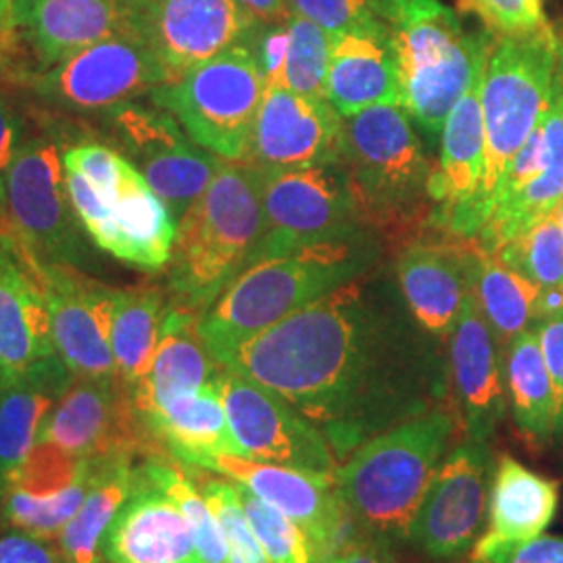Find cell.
Returning <instances> with one entry per match:
<instances>
[{
  "label": "cell",
  "mask_w": 563,
  "mask_h": 563,
  "mask_svg": "<svg viewBox=\"0 0 563 563\" xmlns=\"http://www.w3.org/2000/svg\"><path fill=\"white\" fill-rule=\"evenodd\" d=\"M316 423L342 463L386 430L443 409L449 360L399 284L365 272L220 360Z\"/></svg>",
  "instance_id": "cell-1"
},
{
  "label": "cell",
  "mask_w": 563,
  "mask_h": 563,
  "mask_svg": "<svg viewBox=\"0 0 563 563\" xmlns=\"http://www.w3.org/2000/svg\"><path fill=\"white\" fill-rule=\"evenodd\" d=\"M376 255L372 232H362L253 263L199 318L202 341L220 362L302 307L369 272Z\"/></svg>",
  "instance_id": "cell-2"
},
{
  "label": "cell",
  "mask_w": 563,
  "mask_h": 563,
  "mask_svg": "<svg viewBox=\"0 0 563 563\" xmlns=\"http://www.w3.org/2000/svg\"><path fill=\"white\" fill-rule=\"evenodd\" d=\"M562 55L563 41L553 25L523 36L490 34L481 81L486 132L483 184L472 201L439 223L441 230L467 241L478 234L507 165L543 120Z\"/></svg>",
  "instance_id": "cell-3"
},
{
  "label": "cell",
  "mask_w": 563,
  "mask_h": 563,
  "mask_svg": "<svg viewBox=\"0 0 563 563\" xmlns=\"http://www.w3.org/2000/svg\"><path fill=\"white\" fill-rule=\"evenodd\" d=\"M262 167L223 162L199 201L178 222L167 263L172 302L201 318L244 272L262 236Z\"/></svg>",
  "instance_id": "cell-4"
},
{
  "label": "cell",
  "mask_w": 563,
  "mask_h": 563,
  "mask_svg": "<svg viewBox=\"0 0 563 563\" xmlns=\"http://www.w3.org/2000/svg\"><path fill=\"white\" fill-rule=\"evenodd\" d=\"M455 437V418L437 409L369 439L339 463L334 486L365 534L407 543L409 526Z\"/></svg>",
  "instance_id": "cell-5"
},
{
  "label": "cell",
  "mask_w": 563,
  "mask_h": 563,
  "mask_svg": "<svg viewBox=\"0 0 563 563\" xmlns=\"http://www.w3.org/2000/svg\"><path fill=\"white\" fill-rule=\"evenodd\" d=\"M339 157L365 228L402 236L430 222L432 165L401 104L342 118Z\"/></svg>",
  "instance_id": "cell-6"
},
{
  "label": "cell",
  "mask_w": 563,
  "mask_h": 563,
  "mask_svg": "<svg viewBox=\"0 0 563 563\" xmlns=\"http://www.w3.org/2000/svg\"><path fill=\"white\" fill-rule=\"evenodd\" d=\"M380 18L397 60L401 107L428 136H437L483 74L490 32H467L443 0H380Z\"/></svg>",
  "instance_id": "cell-7"
},
{
  "label": "cell",
  "mask_w": 563,
  "mask_h": 563,
  "mask_svg": "<svg viewBox=\"0 0 563 563\" xmlns=\"http://www.w3.org/2000/svg\"><path fill=\"white\" fill-rule=\"evenodd\" d=\"M263 92L265 80L253 44L241 42L178 80L157 86L148 97L205 151L223 162H246Z\"/></svg>",
  "instance_id": "cell-8"
},
{
  "label": "cell",
  "mask_w": 563,
  "mask_h": 563,
  "mask_svg": "<svg viewBox=\"0 0 563 563\" xmlns=\"http://www.w3.org/2000/svg\"><path fill=\"white\" fill-rule=\"evenodd\" d=\"M262 202V236L246 267L367 232L355 211L341 157L305 167L263 169Z\"/></svg>",
  "instance_id": "cell-9"
},
{
  "label": "cell",
  "mask_w": 563,
  "mask_h": 563,
  "mask_svg": "<svg viewBox=\"0 0 563 563\" xmlns=\"http://www.w3.org/2000/svg\"><path fill=\"white\" fill-rule=\"evenodd\" d=\"M4 181L9 220L27 265H67L81 272L95 263L53 142L25 139Z\"/></svg>",
  "instance_id": "cell-10"
},
{
  "label": "cell",
  "mask_w": 563,
  "mask_h": 563,
  "mask_svg": "<svg viewBox=\"0 0 563 563\" xmlns=\"http://www.w3.org/2000/svg\"><path fill=\"white\" fill-rule=\"evenodd\" d=\"M495 465L488 443L463 439L449 449L409 526L407 543L437 562L467 555L486 530Z\"/></svg>",
  "instance_id": "cell-11"
},
{
  "label": "cell",
  "mask_w": 563,
  "mask_h": 563,
  "mask_svg": "<svg viewBox=\"0 0 563 563\" xmlns=\"http://www.w3.org/2000/svg\"><path fill=\"white\" fill-rule=\"evenodd\" d=\"M125 34L146 46L172 81L262 25L239 0H123Z\"/></svg>",
  "instance_id": "cell-12"
},
{
  "label": "cell",
  "mask_w": 563,
  "mask_h": 563,
  "mask_svg": "<svg viewBox=\"0 0 563 563\" xmlns=\"http://www.w3.org/2000/svg\"><path fill=\"white\" fill-rule=\"evenodd\" d=\"M65 180L81 225L99 249L142 272L167 267L178 223L139 169L107 195L76 174L65 172Z\"/></svg>",
  "instance_id": "cell-13"
},
{
  "label": "cell",
  "mask_w": 563,
  "mask_h": 563,
  "mask_svg": "<svg viewBox=\"0 0 563 563\" xmlns=\"http://www.w3.org/2000/svg\"><path fill=\"white\" fill-rule=\"evenodd\" d=\"M113 139L148 186L169 207L176 223L199 201L223 159L205 151L162 107L128 102L107 113Z\"/></svg>",
  "instance_id": "cell-14"
},
{
  "label": "cell",
  "mask_w": 563,
  "mask_h": 563,
  "mask_svg": "<svg viewBox=\"0 0 563 563\" xmlns=\"http://www.w3.org/2000/svg\"><path fill=\"white\" fill-rule=\"evenodd\" d=\"M218 388L242 455L334 478L339 462L330 444L297 407L223 365Z\"/></svg>",
  "instance_id": "cell-15"
},
{
  "label": "cell",
  "mask_w": 563,
  "mask_h": 563,
  "mask_svg": "<svg viewBox=\"0 0 563 563\" xmlns=\"http://www.w3.org/2000/svg\"><path fill=\"white\" fill-rule=\"evenodd\" d=\"M172 81L159 60L128 34L97 42L27 84L60 111L111 113Z\"/></svg>",
  "instance_id": "cell-16"
},
{
  "label": "cell",
  "mask_w": 563,
  "mask_h": 563,
  "mask_svg": "<svg viewBox=\"0 0 563 563\" xmlns=\"http://www.w3.org/2000/svg\"><path fill=\"white\" fill-rule=\"evenodd\" d=\"M197 467L242 484L263 504L301 523L322 549L323 558L362 539V528L349 516L334 478H323L278 463L260 462L241 453H216Z\"/></svg>",
  "instance_id": "cell-17"
},
{
  "label": "cell",
  "mask_w": 563,
  "mask_h": 563,
  "mask_svg": "<svg viewBox=\"0 0 563 563\" xmlns=\"http://www.w3.org/2000/svg\"><path fill=\"white\" fill-rule=\"evenodd\" d=\"M51 313L53 341L76 378H118L109 342V286L67 265H27Z\"/></svg>",
  "instance_id": "cell-18"
},
{
  "label": "cell",
  "mask_w": 563,
  "mask_h": 563,
  "mask_svg": "<svg viewBox=\"0 0 563 563\" xmlns=\"http://www.w3.org/2000/svg\"><path fill=\"white\" fill-rule=\"evenodd\" d=\"M449 383L465 439L488 443L507 413L504 346L484 320L474 284L449 334Z\"/></svg>",
  "instance_id": "cell-19"
},
{
  "label": "cell",
  "mask_w": 563,
  "mask_h": 563,
  "mask_svg": "<svg viewBox=\"0 0 563 563\" xmlns=\"http://www.w3.org/2000/svg\"><path fill=\"white\" fill-rule=\"evenodd\" d=\"M148 441L151 437L120 378H74L38 434V443L81 457L134 453Z\"/></svg>",
  "instance_id": "cell-20"
},
{
  "label": "cell",
  "mask_w": 563,
  "mask_h": 563,
  "mask_svg": "<svg viewBox=\"0 0 563 563\" xmlns=\"http://www.w3.org/2000/svg\"><path fill=\"white\" fill-rule=\"evenodd\" d=\"M99 457H81L38 443L20 470L2 484L4 518L42 541L57 539L76 516L95 481Z\"/></svg>",
  "instance_id": "cell-21"
},
{
  "label": "cell",
  "mask_w": 563,
  "mask_h": 563,
  "mask_svg": "<svg viewBox=\"0 0 563 563\" xmlns=\"http://www.w3.org/2000/svg\"><path fill=\"white\" fill-rule=\"evenodd\" d=\"M342 115L325 101L265 86L246 162L288 169L339 157Z\"/></svg>",
  "instance_id": "cell-22"
},
{
  "label": "cell",
  "mask_w": 563,
  "mask_h": 563,
  "mask_svg": "<svg viewBox=\"0 0 563 563\" xmlns=\"http://www.w3.org/2000/svg\"><path fill=\"white\" fill-rule=\"evenodd\" d=\"M476 246L453 236L409 242L397 260V284L416 322L437 339H449L474 284Z\"/></svg>",
  "instance_id": "cell-23"
},
{
  "label": "cell",
  "mask_w": 563,
  "mask_h": 563,
  "mask_svg": "<svg viewBox=\"0 0 563 563\" xmlns=\"http://www.w3.org/2000/svg\"><path fill=\"white\" fill-rule=\"evenodd\" d=\"M15 21L34 80L84 48L125 34V4L123 0H15Z\"/></svg>",
  "instance_id": "cell-24"
},
{
  "label": "cell",
  "mask_w": 563,
  "mask_h": 563,
  "mask_svg": "<svg viewBox=\"0 0 563 563\" xmlns=\"http://www.w3.org/2000/svg\"><path fill=\"white\" fill-rule=\"evenodd\" d=\"M107 563H207L180 509L144 481L121 507L101 541Z\"/></svg>",
  "instance_id": "cell-25"
},
{
  "label": "cell",
  "mask_w": 563,
  "mask_h": 563,
  "mask_svg": "<svg viewBox=\"0 0 563 563\" xmlns=\"http://www.w3.org/2000/svg\"><path fill=\"white\" fill-rule=\"evenodd\" d=\"M328 102L342 118L378 104H401L397 60L384 21L332 41Z\"/></svg>",
  "instance_id": "cell-26"
},
{
  "label": "cell",
  "mask_w": 563,
  "mask_h": 563,
  "mask_svg": "<svg viewBox=\"0 0 563 563\" xmlns=\"http://www.w3.org/2000/svg\"><path fill=\"white\" fill-rule=\"evenodd\" d=\"M74 378L59 355L0 376V486L27 460L38 443L42 423Z\"/></svg>",
  "instance_id": "cell-27"
},
{
  "label": "cell",
  "mask_w": 563,
  "mask_h": 563,
  "mask_svg": "<svg viewBox=\"0 0 563 563\" xmlns=\"http://www.w3.org/2000/svg\"><path fill=\"white\" fill-rule=\"evenodd\" d=\"M222 372L199 332V316L172 302L163 322L162 339L153 365L130 395L142 418L167 401L216 383Z\"/></svg>",
  "instance_id": "cell-28"
},
{
  "label": "cell",
  "mask_w": 563,
  "mask_h": 563,
  "mask_svg": "<svg viewBox=\"0 0 563 563\" xmlns=\"http://www.w3.org/2000/svg\"><path fill=\"white\" fill-rule=\"evenodd\" d=\"M481 81L483 74L444 120L441 162L437 169H432L430 178V197L434 202V211L428 222L430 225H439L455 209L472 201L481 190L486 155Z\"/></svg>",
  "instance_id": "cell-29"
},
{
  "label": "cell",
  "mask_w": 563,
  "mask_h": 563,
  "mask_svg": "<svg viewBox=\"0 0 563 563\" xmlns=\"http://www.w3.org/2000/svg\"><path fill=\"white\" fill-rule=\"evenodd\" d=\"M543 167L522 192L501 209L493 211L472 242L486 253H497L563 201V55L551 102L541 120Z\"/></svg>",
  "instance_id": "cell-30"
},
{
  "label": "cell",
  "mask_w": 563,
  "mask_h": 563,
  "mask_svg": "<svg viewBox=\"0 0 563 563\" xmlns=\"http://www.w3.org/2000/svg\"><path fill=\"white\" fill-rule=\"evenodd\" d=\"M57 353L41 284L15 255L0 265V376L18 374Z\"/></svg>",
  "instance_id": "cell-31"
},
{
  "label": "cell",
  "mask_w": 563,
  "mask_h": 563,
  "mask_svg": "<svg viewBox=\"0 0 563 563\" xmlns=\"http://www.w3.org/2000/svg\"><path fill=\"white\" fill-rule=\"evenodd\" d=\"M141 422L151 441L162 443L184 465L197 467L216 453H241L230 432L218 380L144 413Z\"/></svg>",
  "instance_id": "cell-32"
},
{
  "label": "cell",
  "mask_w": 563,
  "mask_h": 563,
  "mask_svg": "<svg viewBox=\"0 0 563 563\" xmlns=\"http://www.w3.org/2000/svg\"><path fill=\"white\" fill-rule=\"evenodd\" d=\"M560 507V484L528 470L511 455L497 457L481 547L522 543L544 534Z\"/></svg>",
  "instance_id": "cell-33"
},
{
  "label": "cell",
  "mask_w": 563,
  "mask_h": 563,
  "mask_svg": "<svg viewBox=\"0 0 563 563\" xmlns=\"http://www.w3.org/2000/svg\"><path fill=\"white\" fill-rule=\"evenodd\" d=\"M136 484L139 467L134 465V453L118 451L99 457L84 504L57 537L63 563H102V537L136 490Z\"/></svg>",
  "instance_id": "cell-34"
},
{
  "label": "cell",
  "mask_w": 563,
  "mask_h": 563,
  "mask_svg": "<svg viewBox=\"0 0 563 563\" xmlns=\"http://www.w3.org/2000/svg\"><path fill=\"white\" fill-rule=\"evenodd\" d=\"M169 305L153 286H109V342L118 365V378L132 393L146 378Z\"/></svg>",
  "instance_id": "cell-35"
},
{
  "label": "cell",
  "mask_w": 563,
  "mask_h": 563,
  "mask_svg": "<svg viewBox=\"0 0 563 563\" xmlns=\"http://www.w3.org/2000/svg\"><path fill=\"white\" fill-rule=\"evenodd\" d=\"M507 401L516 428L530 444L555 439V390L544 363L539 336L523 330L505 346Z\"/></svg>",
  "instance_id": "cell-36"
},
{
  "label": "cell",
  "mask_w": 563,
  "mask_h": 563,
  "mask_svg": "<svg viewBox=\"0 0 563 563\" xmlns=\"http://www.w3.org/2000/svg\"><path fill=\"white\" fill-rule=\"evenodd\" d=\"M476 246V244H474ZM474 290L483 309L484 320L495 332L499 344L532 330L539 322V295L541 288L523 278L522 274L507 267L497 255L476 246Z\"/></svg>",
  "instance_id": "cell-37"
},
{
  "label": "cell",
  "mask_w": 563,
  "mask_h": 563,
  "mask_svg": "<svg viewBox=\"0 0 563 563\" xmlns=\"http://www.w3.org/2000/svg\"><path fill=\"white\" fill-rule=\"evenodd\" d=\"M139 467L142 478L159 488L163 495L180 509L192 532V539L201 551L202 560L207 563H230L222 526L209 504L205 501L201 488H197V484L192 483L176 463H169L165 457H148Z\"/></svg>",
  "instance_id": "cell-38"
},
{
  "label": "cell",
  "mask_w": 563,
  "mask_h": 563,
  "mask_svg": "<svg viewBox=\"0 0 563 563\" xmlns=\"http://www.w3.org/2000/svg\"><path fill=\"white\" fill-rule=\"evenodd\" d=\"M501 262L541 290L563 286V223L560 209L544 216L497 253Z\"/></svg>",
  "instance_id": "cell-39"
},
{
  "label": "cell",
  "mask_w": 563,
  "mask_h": 563,
  "mask_svg": "<svg viewBox=\"0 0 563 563\" xmlns=\"http://www.w3.org/2000/svg\"><path fill=\"white\" fill-rule=\"evenodd\" d=\"M236 484V483H234ZM246 520L272 563H322L323 553L301 523L263 504L249 488L236 484Z\"/></svg>",
  "instance_id": "cell-40"
},
{
  "label": "cell",
  "mask_w": 563,
  "mask_h": 563,
  "mask_svg": "<svg viewBox=\"0 0 563 563\" xmlns=\"http://www.w3.org/2000/svg\"><path fill=\"white\" fill-rule=\"evenodd\" d=\"M330 51L332 38L325 30L313 21L290 13L284 88L328 101Z\"/></svg>",
  "instance_id": "cell-41"
},
{
  "label": "cell",
  "mask_w": 563,
  "mask_h": 563,
  "mask_svg": "<svg viewBox=\"0 0 563 563\" xmlns=\"http://www.w3.org/2000/svg\"><path fill=\"white\" fill-rule=\"evenodd\" d=\"M205 501L216 514L222 526L223 539L228 547L230 563H272L257 541L251 523L246 520L244 507L239 499L236 484L218 478H205L199 483Z\"/></svg>",
  "instance_id": "cell-42"
},
{
  "label": "cell",
  "mask_w": 563,
  "mask_h": 563,
  "mask_svg": "<svg viewBox=\"0 0 563 563\" xmlns=\"http://www.w3.org/2000/svg\"><path fill=\"white\" fill-rule=\"evenodd\" d=\"M288 9L320 25L332 41L344 32L383 23L380 0H288Z\"/></svg>",
  "instance_id": "cell-43"
},
{
  "label": "cell",
  "mask_w": 563,
  "mask_h": 563,
  "mask_svg": "<svg viewBox=\"0 0 563 563\" xmlns=\"http://www.w3.org/2000/svg\"><path fill=\"white\" fill-rule=\"evenodd\" d=\"M486 23L490 34L523 36L549 27L543 0H463Z\"/></svg>",
  "instance_id": "cell-44"
},
{
  "label": "cell",
  "mask_w": 563,
  "mask_h": 563,
  "mask_svg": "<svg viewBox=\"0 0 563 563\" xmlns=\"http://www.w3.org/2000/svg\"><path fill=\"white\" fill-rule=\"evenodd\" d=\"M472 563H563L562 537L541 534L522 543H501L481 547L474 544L470 551Z\"/></svg>",
  "instance_id": "cell-45"
},
{
  "label": "cell",
  "mask_w": 563,
  "mask_h": 563,
  "mask_svg": "<svg viewBox=\"0 0 563 563\" xmlns=\"http://www.w3.org/2000/svg\"><path fill=\"white\" fill-rule=\"evenodd\" d=\"M32 71L21 46L15 0H0V81L11 86H27Z\"/></svg>",
  "instance_id": "cell-46"
},
{
  "label": "cell",
  "mask_w": 563,
  "mask_h": 563,
  "mask_svg": "<svg viewBox=\"0 0 563 563\" xmlns=\"http://www.w3.org/2000/svg\"><path fill=\"white\" fill-rule=\"evenodd\" d=\"M25 141V128L21 123L18 111L9 99L0 92V232L15 239L11 220H9V207H7V172L15 155L20 153L21 144Z\"/></svg>",
  "instance_id": "cell-47"
},
{
  "label": "cell",
  "mask_w": 563,
  "mask_h": 563,
  "mask_svg": "<svg viewBox=\"0 0 563 563\" xmlns=\"http://www.w3.org/2000/svg\"><path fill=\"white\" fill-rule=\"evenodd\" d=\"M555 390V439L563 441V313L534 325Z\"/></svg>",
  "instance_id": "cell-48"
},
{
  "label": "cell",
  "mask_w": 563,
  "mask_h": 563,
  "mask_svg": "<svg viewBox=\"0 0 563 563\" xmlns=\"http://www.w3.org/2000/svg\"><path fill=\"white\" fill-rule=\"evenodd\" d=\"M0 563H63L59 551L21 530L0 534Z\"/></svg>",
  "instance_id": "cell-49"
},
{
  "label": "cell",
  "mask_w": 563,
  "mask_h": 563,
  "mask_svg": "<svg viewBox=\"0 0 563 563\" xmlns=\"http://www.w3.org/2000/svg\"><path fill=\"white\" fill-rule=\"evenodd\" d=\"M322 563H399V558L395 553V543L380 537L363 534L362 539L323 558Z\"/></svg>",
  "instance_id": "cell-50"
},
{
  "label": "cell",
  "mask_w": 563,
  "mask_h": 563,
  "mask_svg": "<svg viewBox=\"0 0 563 563\" xmlns=\"http://www.w3.org/2000/svg\"><path fill=\"white\" fill-rule=\"evenodd\" d=\"M260 23H278L290 18L288 0H239Z\"/></svg>",
  "instance_id": "cell-51"
},
{
  "label": "cell",
  "mask_w": 563,
  "mask_h": 563,
  "mask_svg": "<svg viewBox=\"0 0 563 563\" xmlns=\"http://www.w3.org/2000/svg\"><path fill=\"white\" fill-rule=\"evenodd\" d=\"M15 255H23L20 244H18V241H15L13 236L0 232V265L4 262H9V260L15 257Z\"/></svg>",
  "instance_id": "cell-52"
},
{
  "label": "cell",
  "mask_w": 563,
  "mask_h": 563,
  "mask_svg": "<svg viewBox=\"0 0 563 563\" xmlns=\"http://www.w3.org/2000/svg\"><path fill=\"white\" fill-rule=\"evenodd\" d=\"M560 216H562V223H563V201H562V205H560Z\"/></svg>",
  "instance_id": "cell-53"
},
{
  "label": "cell",
  "mask_w": 563,
  "mask_h": 563,
  "mask_svg": "<svg viewBox=\"0 0 563 563\" xmlns=\"http://www.w3.org/2000/svg\"><path fill=\"white\" fill-rule=\"evenodd\" d=\"M102 563H107V562H102Z\"/></svg>",
  "instance_id": "cell-54"
}]
</instances>
